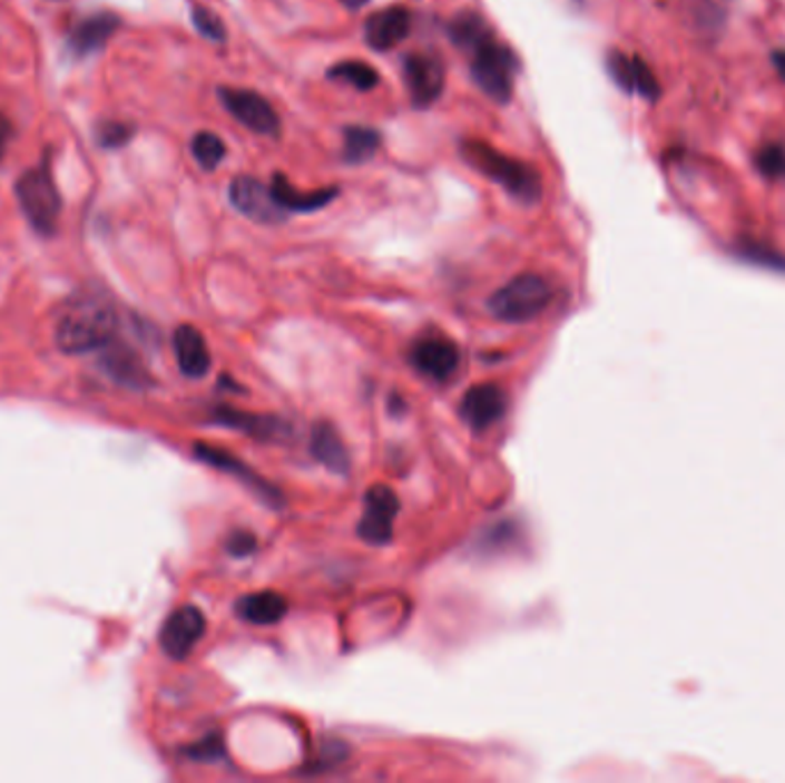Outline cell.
Masks as SVG:
<instances>
[{
	"label": "cell",
	"mask_w": 785,
	"mask_h": 783,
	"mask_svg": "<svg viewBox=\"0 0 785 783\" xmlns=\"http://www.w3.org/2000/svg\"><path fill=\"white\" fill-rule=\"evenodd\" d=\"M118 331V313L106 300L86 296L73 302L56 326V345L65 354H86L114 343Z\"/></svg>",
	"instance_id": "6da1fadb"
},
{
	"label": "cell",
	"mask_w": 785,
	"mask_h": 783,
	"mask_svg": "<svg viewBox=\"0 0 785 783\" xmlns=\"http://www.w3.org/2000/svg\"><path fill=\"white\" fill-rule=\"evenodd\" d=\"M462 157L488 179L497 182L501 189L523 205H536L542 200V175L536 166L519 162L499 153L494 145L484 140H464Z\"/></svg>",
	"instance_id": "7a4b0ae2"
},
{
	"label": "cell",
	"mask_w": 785,
	"mask_h": 783,
	"mask_svg": "<svg viewBox=\"0 0 785 783\" xmlns=\"http://www.w3.org/2000/svg\"><path fill=\"white\" fill-rule=\"evenodd\" d=\"M467 56L475 86L497 104H508L514 92V74L519 69L517 56L497 40V35L488 37Z\"/></svg>",
	"instance_id": "3957f363"
},
{
	"label": "cell",
	"mask_w": 785,
	"mask_h": 783,
	"mask_svg": "<svg viewBox=\"0 0 785 783\" xmlns=\"http://www.w3.org/2000/svg\"><path fill=\"white\" fill-rule=\"evenodd\" d=\"M551 285L538 274H519L499 287L488 302L490 313L508 324L536 320L551 302Z\"/></svg>",
	"instance_id": "277c9868"
},
{
	"label": "cell",
	"mask_w": 785,
	"mask_h": 783,
	"mask_svg": "<svg viewBox=\"0 0 785 783\" xmlns=\"http://www.w3.org/2000/svg\"><path fill=\"white\" fill-rule=\"evenodd\" d=\"M14 192L26 218L30 221V226L45 237L53 235L58 228L62 200L49 170L47 168L26 170L14 184Z\"/></svg>",
	"instance_id": "5b68a950"
},
{
	"label": "cell",
	"mask_w": 785,
	"mask_h": 783,
	"mask_svg": "<svg viewBox=\"0 0 785 783\" xmlns=\"http://www.w3.org/2000/svg\"><path fill=\"white\" fill-rule=\"evenodd\" d=\"M400 512V499L389 485H372L365 492L363 515L359 519L356 534L367 545H389L395 534V519Z\"/></svg>",
	"instance_id": "8992f818"
},
{
	"label": "cell",
	"mask_w": 785,
	"mask_h": 783,
	"mask_svg": "<svg viewBox=\"0 0 785 783\" xmlns=\"http://www.w3.org/2000/svg\"><path fill=\"white\" fill-rule=\"evenodd\" d=\"M218 99L223 108L244 127L259 136H276L281 131V118L269 99L246 88H218Z\"/></svg>",
	"instance_id": "52a82bcc"
},
{
	"label": "cell",
	"mask_w": 785,
	"mask_h": 783,
	"mask_svg": "<svg viewBox=\"0 0 785 783\" xmlns=\"http://www.w3.org/2000/svg\"><path fill=\"white\" fill-rule=\"evenodd\" d=\"M409 363L432 382H448L458 372L462 354L451 339H445V335L436 331H430L411 345Z\"/></svg>",
	"instance_id": "ba28073f"
},
{
	"label": "cell",
	"mask_w": 785,
	"mask_h": 783,
	"mask_svg": "<svg viewBox=\"0 0 785 783\" xmlns=\"http://www.w3.org/2000/svg\"><path fill=\"white\" fill-rule=\"evenodd\" d=\"M228 196L239 214L255 223H262V226H274V223H283L287 218V212L274 198L272 184L259 182L251 175L235 177L230 182Z\"/></svg>",
	"instance_id": "9c48e42d"
},
{
	"label": "cell",
	"mask_w": 785,
	"mask_h": 783,
	"mask_svg": "<svg viewBox=\"0 0 785 783\" xmlns=\"http://www.w3.org/2000/svg\"><path fill=\"white\" fill-rule=\"evenodd\" d=\"M194 451H196V458L203 460L205 464L223 471V473H230L233 478H237L239 482H244L246 488L257 495L259 501H265L269 503L274 510H278L281 506H285V499L283 495L278 492V488H274V485L269 480H265L262 476H257L246 462H242L237 456H233L230 451H223V449H216V446L212 443H196L194 446Z\"/></svg>",
	"instance_id": "30bf717a"
},
{
	"label": "cell",
	"mask_w": 785,
	"mask_h": 783,
	"mask_svg": "<svg viewBox=\"0 0 785 783\" xmlns=\"http://www.w3.org/2000/svg\"><path fill=\"white\" fill-rule=\"evenodd\" d=\"M402 77L411 104L430 108L445 88V69L436 56L411 53L402 62Z\"/></svg>",
	"instance_id": "8fae6325"
},
{
	"label": "cell",
	"mask_w": 785,
	"mask_h": 783,
	"mask_svg": "<svg viewBox=\"0 0 785 783\" xmlns=\"http://www.w3.org/2000/svg\"><path fill=\"white\" fill-rule=\"evenodd\" d=\"M205 629L207 620L198 607H179L161 627V648L170 659H186L205 637Z\"/></svg>",
	"instance_id": "7c38bea8"
},
{
	"label": "cell",
	"mask_w": 785,
	"mask_h": 783,
	"mask_svg": "<svg viewBox=\"0 0 785 783\" xmlns=\"http://www.w3.org/2000/svg\"><path fill=\"white\" fill-rule=\"evenodd\" d=\"M506 412L508 395L499 384H475L464 393L460 402V417L473 432L490 430L503 421Z\"/></svg>",
	"instance_id": "4fadbf2b"
},
{
	"label": "cell",
	"mask_w": 785,
	"mask_h": 783,
	"mask_svg": "<svg viewBox=\"0 0 785 783\" xmlns=\"http://www.w3.org/2000/svg\"><path fill=\"white\" fill-rule=\"evenodd\" d=\"M607 71L611 81L625 90V92H634L648 101H657L659 99V81L655 79L652 69L646 65L644 58L639 56H627L622 51H609L607 53Z\"/></svg>",
	"instance_id": "5bb4252c"
},
{
	"label": "cell",
	"mask_w": 785,
	"mask_h": 783,
	"mask_svg": "<svg viewBox=\"0 0 785 783\" xmlns=\"http://www.w3.org/2000/svg\"><path fill=\"white\" fill-rule=\"evenodd\" d=\"M212 421L237 432H244L257 441H283L292 434V428L285 419L267 417V414H251L235 407H216L212 412Z\"/></svg>",
	"instance_id": "9a60e30c"
},
{
	"label": "cell",
	"mask_w": 785,
	"mask_h": 783,
	"mask_svg": "<svg viewBox=\"0 0 785 783\" xmlns=\"http://www.w3.org/2000/svg\"><path fill=\"white\" fill-rule=\"evenodd\" d=\"M173 350L181 375H186L189 380H203L207 375L212 368V354L205 335L196 326L192 324L177 326L173 333Z\"/></svg>",
	"instance_id": "2e32d148"
},
{
	"label": "cell",
	"mask_w": 785,
	"mask_h": 783,
	"mask_svg": "<svg viewBox=\"0 0 785 783\" xmlns=\"http://www.w3.org/2000/svg\"><path fill=\"white\" fill-rule=\"evenodd\" d=\"M411 30V14L402 6L384 8L375 14H370L365 21V42L375 51H389L404 42V37Z\"/></svg>",
	"instance_id": "e0dca14e"
},
{
	"label": "cell",
	"mask_w": 785,
	"mask_h": 783,
	"mask_svg": "<svg viewBox=\"0 0 785 783\" xmlns=\"http://www.w3.org/2000/svg\"><path fill=\"white\" fill-rule=\"evenodd\" d=\"M122 26V19L114 12H97L81 19L69 32V49L77 56H90L104 49L110 37Z\"/></svg>",
	"instance_id": "ac0fdd59"
},
{
	"label": "cell",
	"mask_w": 785,
	"mask_h": 783,
	"mask_svg": "<svg viewBox=\"0 0 785 783\" xmlns=\"http://www.w3.org/2000/svg\"><path fill=\"white\" fill-rule=\"evenodd\" d=\"M311 453L313 458L324 464L333 473H350L352 469V458L347 446L341 437V432L335 430L328 421H317L311 432Z\"/></svg>",
	"instance_id": "d6986e66"
},
{
	"label": "cell",
	"mask_w": 785,
	"mask_h": 783,
	"mask_svg": "<svg viewBox=\"0 0 785 783\" xmlns=\"http://www.w3.org/2000/svg\"><path fill=\"white\" fill-rule=\"evenodd\" d=\"M237 616L253 625H276L287 616V600L281 593H248L237 603Z\"/></svg>",
	"instance_id": "ffe728a7"
},
{
	"label": "cell",
	"mask_w": 785,
	"mask_h": 783,
	"mask_svg": "<svg viewBox=\"0 0 785 783\" xmlns=\"http://www.w3.org/2000/svg\"><path fill=\"white\" fill-rule=\"evenodd\" d=\"M272 192L285 212H317L341 194L338 189H335V186H328V189H317V192H296L294 186L290 184V179L281 173H276L272 179Z\"/></svg>",
	"instance_id": "44dd1931"
},
{
	"label": "cell",
	"mask_w": 785,
	"mask_h": 783,
	"mask_svg": "<svg viewBox=\"0 0 785 783\" xmlns=\"http://www.w3.org/2000/svg\"><path fill=\"white\" fill-rule=\"evenodd\" d=\"M448 35H451V42L464 51L471 53L478 45H482L488 37L494 35V30L490 28L488 19L482 14L473 12V10H462L458 12L451 21H448Z\"/></svg>",
	"instance_id": "7402d4cb"
},
{
	"label": "cell",
	"mask_w": 785,
	"mask_h": 783,
	"mask_svg": "<svg viewBox=\"0 0 785 783\" xmlns=\"http://www.w3.org/2000/svg\"><path fill=\"white\" fill-rule=\"evenodd\" d=\"M114 345V343H110ZM106 345V354H104V368L110 372V375L116 378V382L127 384L131 389H143L149 384V375L145 365L140 363V359L129 350V348H110Z\"/></svg>",
	"instance_id": "603a6c76"
},
{
	"label": "cell",
	"mask_w": 785,
	"mask_h": 783,
	"mask_svg": "<svg viewBox=\"0 0 785 783\" xmlns=\"http://www.w3.org/2000/svg\"><path fill=\"white\" fill-rule=\"evenodd\" d=\"M382 145V134L372 127H347L343 140V159L347 164H363L377 155Z\"/></svg>",
	"instance_id": "cb8c5ba5"
},
{
	"label": "cell",
	"mask_w": 785,
	"mask_h": 783,
	"mask_svg": "<svg viewBox=\"0 0 785 783\" xmlns=\"http://www.w3.org/2000/svg\"><path fill=\"white\" fill-rule=\"evenodd\" d=\"M328 79L347 84V86H352V88H356L361 92H367V90L380 86L377 69L370 67L363 60H343L338 65H333L328 69Z\"/></svg>",
	"instance_id": "d4e9b609"
},
{
	"label": "cell",
	"mask_w": 785,
	"mask_h": 783,
	"mask_svg": "<svg viewBox=\"0 0 785 783\" xmlns=\"http://www.w3.org/2000/svg\"><path fill=\"white\" fill-rule=\"evenodd\" d=\"M192 155L205 170H214L226 159V143L212 131H198L192 140Z\"/></svg>",
	"instance_id": "484cf974"
},
{
	"label": "cell",
	"mask_w": 785,
	"mask_h": 783,
	"mask_svg": "<svg viewBox=\"0 0 785 783\" xmlns=\"http://www.w3.org/2000/svg\"><path fill=\"white\" fill-rule=\"evenodd\" d=\"M754 164L763 177L774 182L785 179V145L781 143L763 145L754 157Z\"/></svg>",
	"instance_id": "4316f807"
},
{
	"label": "cell",
	"mask_w": 785,
	"mask_h": 783,
	"mask_svg": "<svg viewBox=\"0 0 785 783\" xmlns=\"http://www.w3.org/2000/svg\"><path fill=\"white\" fill-rule=\"evenodd\" d=\"M134 131L136 129L129 123L106 120L97 125L95 138H97V145L104 147V150H118V147H125L134 138Z\"/></svg>",
	"instance_id": "83f0119b"
},
{
	"label": "cell",
	"mask_w": 785,
	"mask_h": 783,
	"mask_svg": "<svg viewBox=\"0 0 785 783\" xmlns=\"http://www.w3.org/2000/svg\"><path fill=\"white\" fill-rule=\"evenodd\" d=\"M192 21L196 26V30L205 37V40L209 42H226V37H228V30H226V23L220 21V17L216 12H212L209 8H203V6H194L192 8Z\"/></svg>",
	"instance_id": "f1b7e54d"
},
{
	"label": "cell",
	"mask_w": 785,
	"mask_h": 783,
	"mask_svg": "<svg viewBox=\"0 0 785 783\" xmlns=\"http://www.w3.org/2000/svg\"><path fill=\"white\" fill-rule=\"evenodd\" d=\"M186 756L198 761V763H214L226 756V744H223V737L218 733H212L207 737H203L200 742L192 744L189 750H186Z\"/></svg>",
	"instance_id": "f546056e"
},
{
	"label": "cell",
	"mask_w": 785,
	"mask_h": 783,
	"mask_svg": "<svg viewBox=\"0 0 785 783\" xmlns=\"http://www.w3.org/2000/svg\"><path fill=\"white\" fill-rule=\"evenodd\" d=\"M742 257L749 260V263H761L765 267H778V270H785V257L774 253L772 248L767 246H761L756 242H744L742 248H739Z\"/></svg>",
	"instance_id": "4dcf8cb0"
},
{
	"label": "cell",
	"mask_w": 785,
	"mask_h": 783,
	"mask_svg": "<svg viewBox=\"0 0 785 783\" xmlns=\"http://www.w3.org/2000/svg\"><path fill=\"white\" fill-rule=\"evenodd\" d=\"M226 549L235 556V558H246L257 549V538L251 531H233L226 540Z\"/></svg>",
	"instance_id": "1f68e13d"
},
{
	"label": "cell",
	"mask_w": 785,
	"mask_h": 783,
	"mask_svg": "<svg viewBox=\"0 0 785 783\" xmlns=\"http://www.w3.org/2000/svg\"><path fill=\"white\" fill-rule=\"evenodd\" d=\"M12 138H14V127L6 114H0V164H3V159L8 155V147H10Z\"/></svg>",
	"instance_id": "d6a6232c"
},
{
	"label": "cell",
	"mask_w": 785,
	"mask_h": 783,
	"mask_svg": "<svg viewBox=\"0 0 785 783\" xmlns=\"http://www.w3.org/2000/svg\"><path fill=\"white\" fill-rule=\"evenodd\" d=\"M772 65L778 71V77L785 81V51H774L772 53Z\"/></svg>",
	"instance_id": "836d02e7"
},
{
	"label": "cell",
	"mask_w": 785,
	"mask_h": 783,
	"mask_svg": "<svg viewBox=\"0 0 785 783\" xmlns=\"http://www.w3.org/2000/svg\"><path fill=\"white\" fill-rule=\"evenodd\" d=\"M341 3L345 8H350V10H361V8H365L370 3V0H341Z\"/></svg>",
	"instance_id": "e575fe53"
}]
</instances>
